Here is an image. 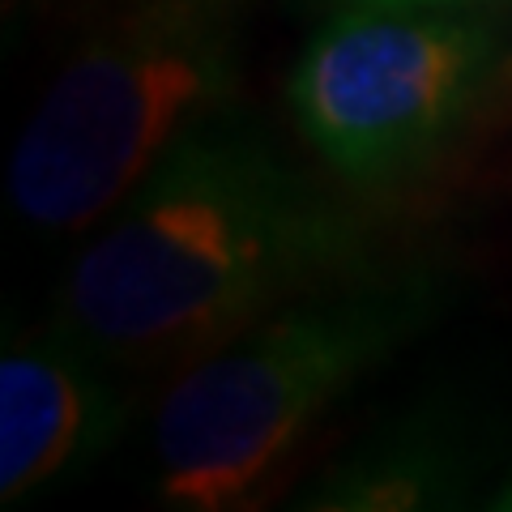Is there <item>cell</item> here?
<instances>
[{"mask_svg":"<svg viewBox=\"0 0 512 512\" xmlns=\"http://www.w3.org/2000/svg\"><path fill=\"white\" fill-rule=\"evenodd\" d=\"M346 218L222 111L116 205L77 256L60 320L111 367L192 363L342 274Z\"/></svg>","mask_w":512,"mask_h":512,"instance_id":"obj_1","label":"cell"},{"mask_svg":"<svg viewBox=\"0 0 512 512\" xmlns=\"http://www.w3.org/2000/svg\"><path fill=\"white\" fill-rule=\"evenodd\" d=\"M431 299L427 269L325 282L184 363L158 406V491L188 508L256 504L320 414L423 325Z\"/></svg>","mask_w":512,"mask_h":512,"instance_id":"obj_2","label":"cell"},{"mask_svg":"<svg viewBox=\"0 0 512 512\" xmlns=\"http://www.w3.org/2000/svg\"><path fill=\"white\" fill-rule=\"evenodd\" d=\"M248 0H124L60 69L13 150L9 201L39 231L94 227L227 111Z\"/></svg>","mask_w":512,"mask_h":512,"instance_id":"obj_3","label":"cell"},{"mask_svg":"<svg viewBox=\"0 0 512 512\" xmlns=\"http://www.w3.org/2000/svg\"><path fill=\"white\" fill-rule=\"evenodd\" d=\"M504 56L491 5H346L299 52L295 124L350 184L406 180L461 128Z\"/></svg>","mask_w":512,"mask_h":512,"instance_id":"obj_4","label":"cell"},{"mask_svg":"<svg viewBox=\"0 0 512 512\" xmlns=\"http://www.w3.org/2000/svg\"><path fill=\"white\" fill-rule=\"evenodd\" d=\"M116 372L56 316L0 359V495L26 500L103 457L124 427Z\"/></svg>","mask_w":512,"mask_h":512,"instance_id":"obj_5","label":"cell"},{"mask_svg":"<svg viewBox=\"0 0 512 512\" xmlns=\"http://www.w3.org/2000/svg\"><path fill=\"white\" fill-rule=\"evenodd\" d=\"M461 448L436 427H402L346 457L316 491V508H436L466 491Z\"/></svg>","mask_w":512,"mask_h":512,"instance_id":"obj_6","label":"cell"},{"mask_svg":"<svg viewBox=\"0 0 512 512\" xmlns=\"http://www.w3.org/2000/svg\"><path fill=\"white\" fill-rule=\"evenodd\" d=\"M342 5H500V0H342Z\"/></svg>","mask_w":512,"mask_h":512,"instance_id":"obj_7","label":"cell"},{"mask_svg":"<svg viewBox=\"0 0 512 512\" xmlns=\"http://www.w3.org/2000/svg\"><path fill=\"white\" fill-rule=\"evenodd\" d=\"M508 495H512V487H508ZM508 504H512V500H508Z\"/></svg>","mask_w":512,"mask_h":512,"instance_id":"obj_8","label":"cell"}]
</instances>
